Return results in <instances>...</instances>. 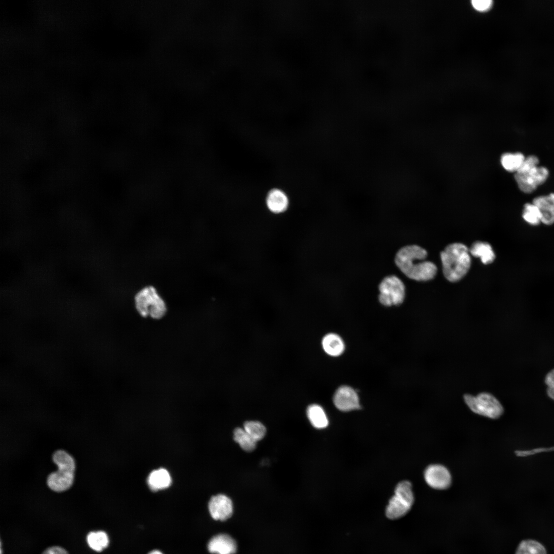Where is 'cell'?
Returning <instances> with one entry per match:
<instances>
[{"label":"cell","mask_w":554,"mask_h":554,"mask_svg":"<svg viewBox=\"0 0 554 554\" xmlns=\"http://www.w3.org/2000/svg\"><path fill=\"white\" fill-rule=\"evenodd\" d=\"M549 175L547 168L538 166L524 173H515L514 178L519 189L524 193L530 194L544 184Z\"/></svg>","instance_id":"cell-8"},{"label":"cell","mask_w":554,"mask_h":554,"mask_svg":"<svg viewBox=\"0 0 554 554\" xmlns=\"http://www.w3.org/2000/svg\"><path fill=\"white\" fill-rule=\"evenodd\" d=\"M525 159V156L522 152H507L501 155V163L507 171L515 173L520 168Z\"/></svg>","instance_id":"cell-18"},{"label":"cell","mask_w":554,"mask_h":554,"mask_svg":"<svg viewBox=\"0 0 554 554\" xmlns=\"http://www.w3.org/2000/svg\"><path fill=\"white\" fill-rule=\"evenodd\" d=\"M208 509L213 519L224 521L231 516L233 504L231 499L227 496L219 494L211 498L208 504Z\"/></svg>","instance_id":"cell-10"},{"label":"cell","mask_w":554,"mask_h":554,"mask_svg":"<svg viewBox=\"0 0 554 554\" xmlns=\"http://www.w3.org/2000/svg\"><path fill=\"white\" fill-rule=\"evenodd\" d=\"M516 554H547L544 546L535 540L526 539L518 545Z\"/></svg>","instance_id":"cell-22"},{"label":"cell","mask_w":554,"mask_h":554,"mask_svg":"<svg viewBox=\"0 0 554 554\" xmlns=\"http://www.w3.org/2000/svg\"><path fill=\"white\" fill-rule=\"evenodd\" d=\"M424 477L427 484L436 489H447L451 484V476L449 471L441 464L429 465L424 471Z\"/></svg>","instance_id":"cell-9"},{"label":"cell","mask_w":554,"mask_h":554,"mask_svg":"<svg viewBox=\"0 0 554 554\" xmlns=\"http://www.w3.org/2000/svg\"><path fill=\"white\" fill-rule=\"evenodd\" d=\"M414 501L411 483L408 481L400 482L387 506L386 516L391 520L403 517L410 510Z\"/></svg>","instance_id":"cell-5"},{"label":"cell","mask_w":554,"mask_h":554,"mask_svg":"<svg viewBox=\"0 0 554 554\" xmlns=\"http://www.w3.org/2000/svg\"><path fill=\"white\" fill-rule=\"evenodd\" d=\"M470 254L481 259L485 265L492 263L496 259L495 253L491 246L487 242L477 241L469 248Z\"/></svg>","instance_id":"cell-15"},{"label":"cell","mask_w":554,"mask_h":554,"mask_svg":"<svg viewBox=\"0 0 554 554\" xmlns=\"http://www.w3.org/2000/svg\"><path fill=\"white\" fill-rule=\"evenodd\" d=\"M171 479L168 471L164 468L152 471L148 476V484L153 491H157L168 487Z\"/></svg>","instance_id":"cell-16"},{"label":"cell","mask_w":554,"mask_h":554,"mask_svg":"<svg viewBox=\"0 0 554 554\" xmlns=\"http://www.w3.org/2000/svg\"><path fill=\"white\" fill-rule=\"evenodd\" d=\"M540 211L542 224L546 226L554 224V193L535 197L532 202Z\"/></svg>","instance_id":"cell-12"},{"label":"cell","mask_w":554,"mask_h":554,"mask_svg":"<svg viewBox=\"0 0 554 554\" xmlns=\"http://www.w3.org/2000/svg\"><path fill=\"white\" fill-rule=\"evenodd\" d=\"M378 299L385 306H398L404 301L405 286L402 281L395 275L384 277L378 286Z\"/></svg>","instance_id":"cell-7"},{"label":"cell","mask_w":554,"mask_h":554,"mask_svg":"<svg viewBox=\"0 0 554 554\" xmlns=\"http://www.w3.org/2000/svg\"><path fill=\"white\" fill-rule=\"evenodd\" d=\"M335 407L343 411H348L360 408L357 392L349 386H343L337 389L333 396Z\"/></svg>","instance_id":"cell-11"},{"label":"cell","mask_w":554,"mask_h":554,"mask_svg":"<svg viewBox=\"0 0 554 554\" xmlns=\"http://www.w3.org/2000/svg\"><path fill=\"white\" fill-rule=\"evenodd\" d=\"M207 548L213 554H233L236 551V544L229 535L220 534L210 540Z\"/></svg>","instance_id":"cell-13"},{"label":"cell","mask_w":554,"mask_h":554,"mask_svg":"<svg viewBox=\"0 0 554 554\" xmlns=\"http://www.w3.org/2000/svg\"><path fill=\"white\" fill-rule=\"evenodd\" d=\"M464 400L472 411L490 419L499 418L504 412L500 401L489 393L482 392L476 396L466 394Z\"/></svg>","instance_id":"cell-6"},{"label":"cell","mask_w":554,"mask_h":554,"mask_svg":"<svg viewBox=\"0 0 554 554\" xmlns=\"http://www.w3.org/2000/svg\"><path fill=\"white\" fill-rule=\"evenodd\" d=\"M426 250L420 246L410 245L400 248L396 253L394 262L401 272L410 279L427 281L433 279L437 267L432 262L426 261Z\"/></svg>","instance_id":"cell-1"},{"label":"cell","mask_w":554,"mask_h":554,"mask_svg":"<svg viewBox=\"0 0 554 554\" xmlns=\"http://www.w3.org/2000/svg\"><path fill=\"white\" fill-rule=\"evenodd\" d=\"M266 203L267 208L271 212L280 214L287 209L289 200L283 191L279 189H273L267 194Z\"/></svg>","instance_id":"cell-14"},{"label":"cell","mask_w":554,"mask_h":554,"mask_svg":"<svg viewBox=\"0 0 554 554\" xmlns=\"http://www.w3.org/2000/svg\"><path fill=\"white\" fill-rule=\"evenodd\" d=\"M491 0H472L471 4L473 7L479 11H485L489 10L492 5Z\"/></svg>","instance_id":"cell-27"},{"label":"cell","mask_w":554,"mask_h":554,"mask_svg":"<svg viewBox=\"0 0 554 554\" xmlns=\"http://www.w3.org/2000/svg\"><path fill=\"white\" fill-rule=\"evenodd\" d=\"M307 414L309 420L313 427L322 429L327 426L328 421L322 407L316 404L308 406Z\"/></svg>","instance_id":"cell-19"},{"label":"cell","mask_w":554,"mask_h":554,"mask_svg":"<svg viewBox=\"0 0 554 554\" xmlns=\"http://www.w3.org/2000/svg\"><path fill=\"white\" fill-rule=\"evenodd\" d=\"M42 554H69L66 550L58 546H54L48 547L45 550Z\"/></svg>","instance_id":"cell-28"},{"label":"cell","mask_w":554,"mask_h":554,"mask_svg":"<svg viewBox=\"0 0 554 554\" xmlns=\"http://www.w3.org/2000/svg\"><path fill=\"white\" fill-rule=\"evenodd\" d=\"M440 258L443 274L451 282L461 280L471 266L469 248L462 243H454L447 246L441 251Z\"/></svg>","instance_id":"cell-2"},{"label":"cell","mask_w":554,"mask_h":554,"mask_svg":"<svg viewBox=\"0 0 554 554\" xmlns=\"http://www.w3.org/2000/svg\"><path fill=\"white\" fill-rule=\"evenodd\" d=\"M134 301L136 310L143 317L160 319L167 311L165 301L152 286L144 287L139 291L135 296Z\"/></svg>","instance_id":"cell-4"},{"label":"cell","mask_w":554,"mask_h":554,"mask_svg":"<svg viewBox=\"0 0 554 554\" xmlns=\"http://www.w3.org/2000/svg\"><path fill=\"white\" fill-rule=\"evenodd\" d=\"M243 429L256 442L263 439L266 433L265 426L259 421H246Z\"/></svg>","instance_id":"cell-24"},{"label":"cell","mask_w":554,"mask_h":554,"mask_svg":"<svg viewBox=\"0 0 554 554\" xmlns=\"http://www.w3.org/2000/svg\"><path fill=\"white\" fill-rule=\"evenodd\" d=\"M522 217L526 223L531 226H538L542 224L540 211L532 202L526 203L524 205Z\"/></svg>","instance_id":"cell-20"},{"label":"cell","mask_w":554,"mask_h":554,"mask_svg":"<svg viewBox=\"0 0 554 554\" xmlns=\"http://www.w3.org/2000/svg\"><path fill=\"white\" fill-rule=\"evenodd\" d=\"M233 439L245 451L251 452L256 448L257 442L243 428L238 427L234 429Z\"/></svg>","instance_id":"cell-23"},{"label":"cell","mask_w":554,"mask_h":554,"mask_svg":"<svg viewBox=\"0 0 554 554\" xmlns=\"http://www.w3.org/2000/svg\"><path fill=\"white\" fill-rule=\"evenodd\" d=\"M52 460L58 467V470L50 473L47 478L48 487L55 492L65 491L72 485L74 480L75 464L73 458L63 450L56 451Z\"/></svg>","instance_id":"cell-3"},{"label":"cell","mask_w":554,"mask_h":554,"mask_svg":"<svg viewBox=\"0 0 554 554\" xmlns=\"http://www.w3.org/2000/svg\"><path fill=\"white\" fill-rule=\"evenodd\" d=\"M540 160L538 156L535 155H530L525 157V159L520 168L516 172L518 173H525L532 168L539 166Z\"/></svg>","instance_id":"cell-25"},{"label":"cell","mask_w":554,"mask_h":554,"mask_svg":"<svg viewBox=\"0 0 554 554\" xmlns=\"http://www.w3.org/2000/svg\"><path fill=\"white\" fill-rule=\"evenodd\" d=\"M324 351L331 356H339L344 350V344L342 339L335 333H329L322 340Z\"/></svg>","instance_id":"cell-17"},{"label":"cell","mask_w":554,"mask_h":554,"mask_svg":"<svg viewBox=\"0 0 554 554\" xmlns=\"http://www.w3.org/2000/svg\"><path fill=\"white\" fill-rule=\"evenodd\" d=\"M87 541L89 547L97 552L106 548L109 543L107 534L102 530L89 532L87 536Z\"/></svg>","instance_id":"cell-21"},{"label":"cell","mask_w":554,"mask_h":554,"mask_svg":"<svg viewBox=\"0 0 554 554\" xmlns=\"http://www.w3.org/2000/svg\"><path fill=\"white\" fill-rule=\"evenodd\" d=\"M546 392L551 400L554 401V369L550 370L545 378Z\"/></svg>","instance_id":"cell-26"},{"label":"cell","mask_w":554,"mask_h":554,"mask_svg":"<svg viewBox=\"0 0 554 554\" xmlns=\"http://www.w3.org/2000/svg\"><path fill=\"white\" fill-rule=\"evenodd\" d=\"M148 554H163L160 550L154 549L150 551Z\"/></svg>","instance_id":"cell-29"}]
</instances>
